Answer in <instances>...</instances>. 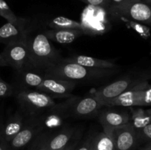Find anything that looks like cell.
<instances>
[{
    "mask_svg": "<svg viewBox=\"0 0 151 150\" xmlns=\"http://www.w3.org/2000/svg\"><path fill=\"white\" fill-rule=\"evenodd\" d=\"M119 68L116 69H93L86 67L78 63L65 61L63 58L44 71L47 76L58 78L65 80L78 82H94L105 78L110 77L119 71Z\"/></svg>",
    "mask_w": 151,
    "mask_h": 150,
    "instance_id": "obj_1",
    "label": "cell"
},
{
    "mask_svg": "<svg viewBox=\"0 0 151 150\" xmlns=\"http://www.w3.org/2000/svg\"><path fill=\"white\" fill-rule=\"evenodd\" d=\"M29 69L44 72L63 59L44 32L29 34L27 38Z\"/></svg>",
    "mask_w": 151,
    "mask_h": 150,
    "instance_id": "obj_2",
    "label": "cell"
},
{
    "mask_svg": "<svg viewBox=\"0 0 151 150\" xmlns=\"http://www.w3.org/2000/svg\"><path fill=\"white\" fill-rule=\"evenodd\" d=\"M15 93L19 109L27 117L43 114L57 104L55 99L37 90H22Z\"/></svg>",
    "mask_w": 151,
    "mask_h": 150,
    "instance_id": "obj_3",
    "label": "cell"
},
{
    "mask_svg": "<svg viewBox=\"0 0 151 150\" xmlns=\"http://www.w3.org/2000/svg\"><path fill=\"white\" fill-rule=\"evenodd\" d=\"M151 79V73L148 71H134L119 78L114 82L102 88H98L91 94L101 101L102 104L109 100L116 98L125 91L134 88L144 82H148Z\"/></svg>",
    "mask_w": 151,
    "mask_h": 150,
    "instance_id": "obj_4",
    "label": "cell"
},
{
    "mask_svg": "<svg viewBox=\"0 0 151 150\" xmlns=\"http://www.w3.org/2000/svg\"><path fill=\"white\" fill-rule=\"evenodd\" d=\"M111 10L124 19L151 26V5L145 0H122Z\"/></svg>",
    "mask_w": 151,
    "mask_h": 150,
    "instance_id": "obj_5",
    "label": "cell"
},
{
    "mask_svg": "<svg viewBox=\"0 0 151 150\" xmlns=\"http://www.w3.org/2000/svg\"><path fill=\"white\" fill-rule=\"evenodd\" d=\"M151 106V85L144 82L103 103V107Z\"/></svg>",
    "mask_w": 151,
    "mask_h": 150,
    "instance_id": "obj_6",
    "label": "cell"
},
{
    "mask_svg": "<svg viewBox=\"0 0 151 150\" xmlns=\"http://www.w3.org/2000/svg\"><path fill=\"white\" fill-rule=\"evenodd\" d=\"M10 66L15 71L29 69V56L27 39L6 45L0 53V67Z\"/></svg>",
    "mask_w": 151,
    "mask_h": 150,
    "instance_id": "obj_7",
    "label": "cell"
},
{
    "mask_svg": "<svg viewBox=\"0 0 151 150\" xmlns=\"http://www.w3.org/2000/svg\"><path fill=\"white\" fill-rule=\"evenodd\" d=\"M45 130L41 115L27 117L23 128L9 142L11 150H22Z\"/></svg>",
    "mask_w": 151,
    "mask_h": 150,
    "instance_id": "obj_8",
    "label": "cell"
},
{
    "mask_svg": "<svg viewBox=\"0 0 151 150\" xmlns=\"http://www.w3.org/2000/svg\"><path fill=\"white\" fill-rule=\"evenodd\" d=\"M76 82L46 76L37 91L44 93L52 98H69L76 86Z\"/></svg>",
    "mask_w": 151,
    "mask_h": 150,
    "instance_id": "obj_9",
    "label": "cell"
},
{
    "mask_svg": "<svg viewBox=\"0 0 151 150\" xmlns=\"http://www.w3.org/2000/svg\"><path fill=\"white\" fill-rule=\"evenodd\" d=\"M110 135L113 137L116 150H138L139 148L137 132L131 122L115 128Z\"/></svg>",
    "mask_w": 151,
    "mask_h": 150,
    "instance_id": "obj_10",
    "label": "cell"
},
{
    "mask_svg": "<svg viewBox=\"0 0 151 150\" xmlns=\"http://www.w3.org/2000/svg\"><path fill=\"white\" fill-rule=\"evenodd\" d=\"M97 116L99 122L103 126V132L109 135L115 128L122 126L131 121V114L128 112L111 108V107L100 110Z\"/></svg>",
    "mask_w": 151,
    "mask_h": 150,
    "instance_id": "obj_11",
    "label": "cell"
},
{
    "mask_svg": "<svg viewBox=\"0 0 151 150\" xmlns=\"http://www.w3.org/2000/svg\"><path fill=\"white\" fill-rule=\"evenodd\" d=\"M29 35L27 21L19 19L17 21L8 22L0 27V43L5 45L21 42L27 39Z\"/></svg>",
    "mask_w": 151,
    "mask_h": 150,
    "instance_id": "obj_12",
    "label": "cell"
},
{
    "mask_svg": "<svg viewBox=\"0 0 151 150\" xmlns=\"http://www.w3.org/2000/svg\"><path fill=\"white\" fill-rule=\"evenodd\" d=\"M101 101L93 94L78 97L72 104L70 110V116L78 118H92L97 116L103 107Z\"/></svg>",
    "mask_w": 151,
    "mask_h": 150,
    "instance_id": "obj_13",
    "label": "cell"
},
{
    "mask_svg": "<svg viewBox=\"0 0 151 150\" xmlns=\"http://www.w3.org/2000/svg\"><path fill=\"white\" fill-rule=\"evenodd\" d=\"M15 85H13L14 90H36L44 81L45 74L44 72L32 69H25L21 71H16Z\"/></svg>",
    "mask_w": 151,
    "mask_h": 150,
    "instance_id": "obj_14",
    "label": "cell"
},
{
    "mask_svg": "<svg viewBox=\"0 0 151 150\" xmlns=\"http://www.w3.org/2000/svg\"><path fill=\"white\" fill-rule=\"evenodd\" d=\"M27 116L19 109L10 114L1 125V135L6 141L10 142L23 128Z\"/></svg>",
    "mask_w": 151,
    "mask_h": 150,
    "instance_id": "obj_15",
    "label": "cell"
},
{
    "mask_svg": "<svg viewBox=\"0 0 151 150\" xmlns=\"http://www.w3.org/2000/svg\"><path fill=\"white\" fill-rule=\"evenodd\" d=\"M65 61L72 62L81 66L93 69H116L119 66L113 60H103L86 55H74L63 59Z\"/></svg>",
    "mask_w": 151,
    "mask_h": 150,
    "instance_id": "obj_16",
    "label": "cell"
},
{
    "mask_svg": "<svg viewBox=\"0 0 151 150\" xmlns=\"http://www.w3.org/2000/svg\"><path fill=\"white\" fill-rule=\"evenodd\" d=\"M73 126L66 125L55 133H52L48 144V150H60L66 146L77 131Z\"/></svg>",
    "mask_w": 151,
    "mask_h": 150,
    "instance_id": "obj_17",
    "label": "cell"
},
{
    "mask_svg": "<svg viewBox=\"0 0 151 150\" xmlns=\"http://www.w3.org/2000/svg\"><path fill=\"white\" fill-rule=\"evenodd\" d=\"M85 33L82 29H49L44 32L51 41L62 44H71Z\"/></svg>",
    "mask_w": 151,
    "mask_h": 150,
    "instance_id": "obj_18",
    "label": "cell"
},
{
    "mask_svg": "<svg viewBox=\"0 0 151 150\" xmlns=\"http://www.w3.org/2000/svg\"><path fill=\"white\" fill-rule=\"evenodd\" d=\"M136 131H139L151 122V109L131 107V121Z\"/></svg>",
    "mask_w": 151,
    "mask_h": 150,
    "instance_id": "obj_19",
    "label": "cell"
},
{
    "mask_svg": "<svg viewBox=\"0 0 151 150\" xmlns=\"http://www.w3.org/2000/svg\"><path fill=\"white\" fill-rule=\"evenodd\" d=\"M91 150H116L113 137L103 131L92 134Z\"/></svg>",
    "mask_w": 151,
    "mask_h": 150,
    "instance_id": "obj_20",
    "label": "cell"
},
{
    "mask_svg": "<svg viewBox=\"0 0 151 150\" xmlns=\"http://www.w3.org/2000/svg\"><path fill=\"white\" fill-rule=\"evenodd\" d=\"M50 29H82L83 26L80 22L63 16H58L50 20L48 23Z\"/></svg>",
    "mask_w": 151,
    "mask_h": 150,
    "instance_id": "obj_21",
    "label": "cell"
},
{
    "mask_svg": "<svg viewBox=\"0 0 151 150\" xmlns=\"http://www.w3.org/2000/svg\"><path fill=\"white\" fill-rule=\"evenodd\" d=\"M52 132L44 130L40 133L29 144L28 150H48V144Z\"/></svg>",
    "mask_w": 151,
    "mask_h": 150,
    "instance_id": "obj_22",
    "label": "cell"
},
{
    "mask_svg": "<svg viewBox=\"0 0 151 150\" xmlns=\"http://www.w3.org/2000/svg\"><path fill=\"white\" fill-rule=\"evenodd\" d=\"M0 16L5 19L8 22L17 21L20 19L13 13L8 4L4 0H0Z\"/></svg>",
    "mask_w": 151,
    "mask_h": 150,
    "instance_id": "obj_23",
    "label": "cell"
},
{
    "mask_svg": "<svg viewBox=\"0 0 151 150\" xmlns=\"http://www.w3.org/2000/svg\"><path fill=\"white\" fill-rule=\"evenodd\" d=\"M137 132L140 145L151 142V122Z\"/></svg>",
    "mask_w": 151,
    "mask_h": 150,
    "instance_id": "obj_24",
    "label": "cell"
},
{
    "mask_svg": "<svg viewBox=\"0 0 151 150\" xmlns=\"http://www.w3.org/2000/svg\"><path fill=\"white\" fill-rule=\"evenodd\" d=\"M82 130L81 129H77L76 132L75 133V135H73V137L72 138V139L70 140L69 143H68L67 145L66 146L63 147V149H61L60 150H75L76 148L78 147V144H80V142L81 141V138H82Z\"/></svg>",
    "mask_w": 151,
    "mask_h": 150,
    "instance_id": "obj_25",
    "label": "cell"
},
{
    "mask_svg": "<svg viewBox=\"0 0 151 150\" xmlns=\"http://www.w3.org/2000/svg\"><path fill=\"white\" fill-rule=\"evenodd\" d=\"M14 94L13 85L7 83L0 77V99L11 96Z\"/></svg>",
    "mask_w": 151,
    "mask_h": 150,
    "instance_id": "obj_26",
    "label": "cell"
},
{
    "mask_svg": "<svg viewBox=\"0 0 151 150\" xmlns=\"http://www.w3.org/2000/svg\"><path fill=\"white\" fill-rule=\"evenodd\" d=\"M129 24L134 30L137 31L138 33H139L142 36L147 37L150 35V28L147 27L146 25L138 23V22L132 21H130Z\"/></svg>",
    "mask_w": 151,
    "mask_h": 150,
    "instance_id": "obj_27",
    "label": "cell"
},
{
    "mask_svg": "<svg viewBox=\"0 0 151 150\" xmlns=\"http://www.w3.org/2000/svg\"><path fill=\"white\" fill-rule=\"evenodd\" d=\"M3 121H4V116H3L2 110H0V150H11L9 143L4 140L1 135V125Z\"/></svg>",
    "mask_w": 151,
    "mask_h": 150,
    "instance_id": "obj_28",
    "label": "cell"
},
{
    "mask_svg": "<svg viewBox=\"0 0 151 150\" xmlns=\"http://www.w3.org/2000/svg\"><path fill=\"white\" fill-rule=\"evenodd\" d=\"M92 134L88 135L83 141L80 142L75 150H91V140Z\"/></svg>",
    "mask_w": 151,
    "mask_h": 150,
    "instance_id": "obj_29",
    "label": "cell"
},
{
    "mask_svg": "<svg viewBox=\"0 0 151 150\" xmlns=\"http://www.w3.org/2000/svg\"><path fill=\"white\" fill-rule=\"evenodd\" d=\"M82 1H85L89 5L94 6V7H104L109 4L110 0H82Z\"/></svg>",
    "mask_w": 151,
    "mask_h": 150,
    "instance_id": "obj_30",
    "label": "cell"
},
{
    "mask_svg": "<svg viewBox=\"0 0 151 150\" xmlns=\"http://www.w3.org/2000/svg\"><path fill=\"white\" fill-rule=\"evenodd\" d=\"M138 150H151V142L144 144L142 146L139 147Z\"/></svg>",
    "mask_w": 151,
    "mask_h": 150,
    "instance_id": "obj_31",
    "label": "cell"
},
{
    "mask_svg": "<svg viewBox=\"0 0 151 150\" xmlns=\"http://www.w3.org/2000/svg\"><path fill=\"white\" fill-rule=\"evenodd\" d=\"M145 1L146 2H147L149 4H150V5H151V0H145Z\"/></svg>",
    "mask_w": 151,
    "mask_h": 150,
    "instance_id": "obj_32",
    "label": "cell"
},
{
    "mask_svg": "<svg viewBox=\"0 0 151 150\" xmlns=\"http://www.w3.org/2000/svg\"><path fill=\"white\" fill-rule=\"evenodd\" d=\"M114 1H116V3H119V2H120V1H122V0H114Z\"/></svg>",
    "mask_w": 151,
    "mask_h": 150,
    "instance_id": "obj_33",
    "label": "cell"
}]
</instances>
